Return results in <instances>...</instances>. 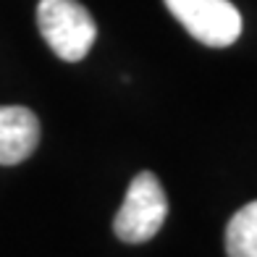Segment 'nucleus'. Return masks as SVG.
Wrapping results in <instances>:
<instances>
[{"label":"nucleus","instance_id":"7ed1b4c3","mask_svg":"<svg viewBox=\"0 0 257 257\" xmlns=\"http://www.w3.org/2000/svg\"><path fill=\"white\" fill-rule=\"evenodd\" d=\"M173 16L197 42L228 48L241 34V14L231 0H166Z\"/></svg>","mask_w":257,"mask_h":257},{"label":"nucleus","instance_id":"f257e3e1","mask_svg":"<svg viewBox=\"0 0 257 257\" xmlns=\"http://www.w3.org/2000/svg\"><path fill=\"white\" fill-rule=\"evenodd\" d=\"M37 27L50 50L66 63L81 61L97 40V24L79 0H40Z\"/></svg>","mask_w":257,"mask_h":257},{"label":"nucleus","instance_id":"f03ea898","mask_svg":"<svg viewBox=\"0 0 257 257\" xmlns=\"http://www.w3.org/2000/svg\"><path fill=\"white\" fill-rule=\"evenodd\" d=\"M168 218V197L155 173L142 171L132 179L121 210L113 218L115 236L126 244L150 241Z\"/></svg>","mask_w":257,"mask_h":257},{"label":"nucleus","instance_id":"39448f33","mask_svg":"<svg viewBox=\"0 0 257 257\" xmlns=\"http://www.w3.org/2000/svg\"><path fill=\"white\" fill-rule=\"evenodd\" d=\"M228 257H257V200L236 210L226 226Z\"/></svg>","mask_w":257,"mask_h":257},{"label":"nucleus","instance_id":"20e7f679","mask_svg":"<svg viewBox=\"0 0 257 257\" xmlns=\"http://www.w3.org/2000/svg\"><path fill=\"white\" fill-rule=\"evenodd\" d=\"M40 145V118L24 105L0 108V166H19Z\"/></svg>","mask_w":257,"mask_h":257}]
</instances>
